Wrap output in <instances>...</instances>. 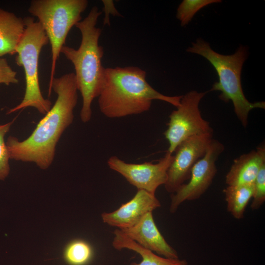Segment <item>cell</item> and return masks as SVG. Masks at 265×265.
I'll return each mask as SVG.
<instances>
[{
    "instance_id": "ac0fdd59",
    "label": "cell",
    "mask_w": 265,
    "mask_h": 265,
    "mask_svg": "<svg viewBox=\"0 0 265 265\" xmlns=\"http://www.w3.org/2000/svg\"><path fill=\"white\" fill-rule=\"evenodd\" d=\"M221 1V0H184L177 8V19L180 21L181 26H185L201 9L209 4Z\"/></svg>"
},
{
    "instance_id": "e0dca14e",
    "label": "cell",
    "mask_w": 265,
    "mask_h": 265,
    "mask_svg": "<svg viewBox=\"0 0 265 265\" xmlns=\"http://www.w3.org/2000/svg\"><path fill=\"white\" fill-rule=\"evenodd\" d=\"M64 259L70 265H84L91 260L92 249L87 242L74 240L67 244L64 253Z\"/></svg>"
},
{
    "instance_id": "2e32d148",
    "label": "cell",
    "mask_w": 265,
    "mask_h": 265,
    "mask_svg": "<svg viewBox=\"0 0 265 265\" xmlns=\"http://www.w3.org/2000/svg\"><path fill=\"white\" fill-rule=\"evenodd\" d=\"M253 192V184L228 186L224 189L227 211L235 218L241 219L243 217Z\"/></svg>"
},
{
    "instance_id": "d6986e66",
    "label": "cell",
    "mask_w": 265,
    "mask_h": 265,
    "mask_svg": "<svg viewBox=\"0 0 265 265\" xmlns=\"http://www.w3.org/2000/svg\"><path fill=\"white\" fill-rule=\"evenodd\" d=\"M14 120L4 124H0V180H4L10 172V159L4 136L9 131Z\"/></svg>"
},
{
    "instance_id": "277c9868",
    "label": "cell",
    "mask_w": 265,
    "mask_h": 265,
    "mask_svg": "<svg viewBox=\"0 0 265 265\" xmlns=\"http://www.w3.org/2000/svg\"><path fill=\"white\" fill-rule=\"evenodd\" d=\"M186 51L200 55L211 63L217 73L218 81L213 84L209 91H219L221 100L226 103L232 102L235 114L244 127L248 125L250 111L256 108L265 109V102H250L242 90L241 73L248 56L246 47L241 45L233 54L223 55L214 51L209 43L198 38L192 43Z\"/></svg>"
},
{
    "instance_id": "3957f363",
    "label": "cell",
    "mask_w": 265,
    "mask_h": 265,
    "mask_svg": "<svg viewBox=\"0 0 265 265\" xmlns=\"http://www.w3.org/2000/svg\"><path fill=\"white\" fill-rule=\"evenodd\" d=\"M102 12L94 6L87 16L76 25L81 40L78 49L64 45L60 53L73 64L78 89L81 95L82 106L80 112L82 122H88L92 116L91 105L102 89L105 69L102 63L104 49L99 44L102 29L96 26Z\"/></svg>"
},
{
    "instance_id": "8fae6325",
    "label": "cell",
    "mask_w": 265,
    "mask_h": 265,
    "mask_svg": "<svg viewBox=\"0 0 265 265\" xmlns=\"http://www.w3.org/2000/svg\"><path fill=\"white\" fill-rule=\"evenodd\" d=\"M160 206L155 194L137 189L136 193L129 201L113 212H103L101 217L105 223L123 230L133 226L146 213L152 212Z\"/></svg>"
},
{
    "instance_id": "7a4b0ae2",
    "label": "cell",
    "mask_w": 265,
    "mask_h": 265,
    "mask_svg": "<svg viewBox=\"0 0 265 265\" xmlns=\"http://www.w3.org/2000/svg\"><path fill=\"white\" fill-rule=\"evenodd\" d=\"M146 78L145 71L136 66L106 68L98 97L101 112L109 118L139 114L149 110L155 100L180 106L182 96L164 95L153 88Z\"/></svg>"
},
{
    "instance_id": "ffe728a7",
    "label": "cell",
    "mask_w": 265,
    "mask_h": 265,
    "mask_svg": "<svg viewBox=\"0 0 265 265\" xmlns=\"http://www.w3.org/2000/svg\"><path fill=\"white\" fill-rule=\"evenodd\" d=\"M253 200L251 205L252 210L259 209L265 201V164L258 174L254 183Z\"/></svg>"
},
{
    "instance_id": "5b68a950",
    "label": "cell",
    "mask_w": 265,
    "mask_h": 265,
    "mask_svg": "<svg viewBox=\"0 0 265 265\" xmlns=\"http://www.w3.org/2000/svg\"><path fill=\"white\" fill-rule=\"evenodd\" d=\"M25 29L16 49L15 61L24 68L26 88L22 102L9 109L11 114L28 107L36 108L45 114L51 108L52 103L44 98L40 90L38 75V62L42 48L49 43V39L40 23L31 17L24 18Z\"/></svg>"
},
{
    "instance_id": "6da1fadb",
    "label": "cell",
    "mask_w": 265,
    "mask_h": 265,
    "mask_svg": "<svg viewBox=\"0 0 265 265\" xmlns=\"http://www.w3.org/2000/svg\"><path fill=\"white\" fill-rule=\"evenodd\" d=\"M52 90L57 95L56 100L31 134L22 141L12 136L8 137L6 144L10 159L34 162L42 169L53 163L57 144L74 117L78 99L74 73L54 77L49 88V96Z\"/></svg>"
},
{
    "instance_id": "30bf717a",
    "label": "cell",
    "mask_w": 265,
    "mask_h": 265,
    "mask_svg": "<svg viewBox=\"0 0 265 265\" xmlns=\"http://www.w3.org/2000/svg\"><path fill=\"white\" fill-rule=\"evenodd\" d=\"M213 133L191 136L180 143L174 152L173 160L167 171L166 190L175 193L184 182L189 179L194 164L205 155L212 139Z\"/></svg>"
},
{
    "instance_id": "7c38bea8",
    "label": "cell",
    "mask_w": 265,
    "mask_h": 265,
    "mask_svg": "<svg viewBox=\"0 0 265 265\" xmlns=\"http://www.w3.org/2000/svg\"><path fill=\"white\" fill-rule=\"evenodd\" d=\"M120 230L142 247L159 256L179 258L177 251L168 243L158 229L152 212L146 213L133 226Z\"/></svg>"
},
{
    "instance_id": "9a60e30c",
    "label": "cell",
    "mask_w": 265,
    "mask_h": 265,
    "mask_svg": "<svg viewBox=\"0 0 265 265\" xmlns=\"http://www.w3.org/2000/svg\"><path fill=\"white\" fill-rule=\"evenodd\" d=\"M113 234L114 236L112 245L114 248L118 250L129 249L137 253L141 257L142 260L139 263H132V265H188L187 262L185 259L167 258L155 254L130 239L119 229H115Z\"/></svg>"
},
{
    "instance_id": "9c48e42d",
    "label": "cell",
    "mask_w": 265,
    "mask_h": 265,
    "mask_svg": "<svg viewBox=\"0 0 265 265\" xmlns=\"http://www.w3.org/2000/svg\"><path fill=\"white\" fill-rule=\"evenodd\" d=\"M172 154L167 151L157 163H127L114 156L109 158L107 163L109 168L120 174L137 189L155 194L158 187L166 182L167 171L173 159Z\"/></svg>"
},
{
    "instance_id": "4fadbf2b",
    "label": "cell",
    "mask_w": 265,
    "mask_h": 265,
    "mask_svg": "<svg viewBox=\"0 0 265 265\" xmlns=\"http://www.w3.org/2000/svg\"><path fill=\"white\" fill-rule=\"evenodd\" d=\"M265 164V147L241 155L234 160L225 177L228 186L252 184L262 167Z\"/></svg>"
},
{
    "instance_id": "52a82bcc",
    "label": "cell",
    "mask_w": 265,
    "mask_h": 265,
    "mask_svg": "<svg viewBox=\"0 0 265 265\" xmlns=\"http://www.w3.org/2000/svg\"><path fill=\"white\" fill-rule=\"evenodd\" d=\"M207 93L192 90L182 96L180 106L169 115L168 127L164 132L169 143L168 152L173 154L180 143L191 136L213 133L210 123L203 118L199 108Z\"/></svg>"
},
{
    "instance_id": "ba28073f",
    "label": "cell",
    "mask_w": 265,
    "mask_h": 265,
    "mask_svg": "<svg viewBox=\"0 0 265 265\" xmlns=\"http://www.w3.org/2000/svg\"><path fill=\"white\" fill-rule=\"evenodd\" d=\"M224 150V145L212 138L204 156L193 166L188 182L183 184L172 194L170 212H176L183 202L197 200L205 192L217 172L215 162Z\"/></svg>"
},
{
    "instance_id": "5bb4252c",
    "label": "cell",
    "mask_w": 265,
    "mask_h": 265,
    "mask_svg": "<svg viewBox=\"0 0 265 265\" xmlns=\"http://www.w3.org/2000/svg\"><path fill=\"white\" fill-rule=\"evenodd\" d=\"M25 27L24 18L0 8V57L16 53Z\"/></svg>"
},
{
    "instance_id": "44dd1931",
    "label": "cell",
    "mask_w": 265,
    "mask_h": 265,
    "mask_svg": "<svg viewBox=\"0 0 265 265\" xmlns=\"http://www.w3.org/2000/svg\"><path fill=\"white\" fill-rule=\"evenodd\" d=\"M16 77L17 72L12 69L7 60L0 57V84H17L19 80Z\"/></svg>"
},
{
    "instance_id": "8992f818",
    "label": "cell",
    "mask_w": 265,
    "mask_h": 265,
    "mask_svg": "<svg viewBox=\"0 0 265 265\" xmlns=\"http://www.w3.org/2000/svg\"><path fill=\"white\" fill-rule=\"evenodd\" d=\"M87 0H33L28 11L38 19L51 46L52 64L49 88L54 78L57 61L71 28L81 21Z\"/></svg>"
},
{
    "instance_id": "7402d4cb",
    "label": "cell",
    "mask_w": 265,
    "mask_h": 265,
    "mask_svg": "<svg viewBox=\"0 0 265 265\" xmlns=\"http://www.w3.org/2000/svg\"><path fill=\"white\" fill-rule=\"evenodd\" d=\"M103 1L104 4L105 11L106 12V16L107 14H108L106 21H105V22L104 23V24L106 25V23L108 24L109 23V20L108 18V15L109 13H111V14L112 15H117V16L118 15L120 16V15L115 8L114 5L112 1L103 0Z\"/></svg>"
}]
</instances>
